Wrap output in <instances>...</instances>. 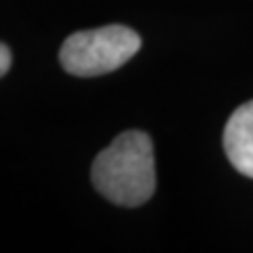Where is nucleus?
Masks as SVG:
<instances>
[{
    "instance_id": "obj_1",
    "label": "nucleus",
    "mask_w": 253,
    "mask_h": 253,
    "mask_svg": "<svg viewBox=\"0 0 253 253\" xmlns=\"http://www.w3.org/2000/svg\"><path fill=\"white\" fill-rule=\"evenodd\" d=\"M91 181L106 201L118 207H139L156 190L154 148L144 131H125L91 167Z\"/></svg>"
},
{
    "instance_id": "obj_2",
    "label": "nucleus",
    "mask_w": 253,
    "mask_h": 253,
    "mask_svg": "<svg viewBox=\"0 0 253 253\" xmlns=\"http://www.w3.org/2000/svg\"><path fill=\"white\" fill-rule=\"evenodd\" d=\"M141 38L126 26H104L68 36L61 44L59 61L72 76L91 78L114 72L139 51Z\"/></svg>"
},
{
    "instance_id": "obj_3",
    "label": "nucleus",
    "mask_w": 253,
    "mask_h": 253,
    "mask_svg": "<svg viewBox=\"0 0 253 253\" xmlns=\"http://www.w3.org/2000/svg\"><path fill=\"white\" fill-rule=\"evenodd\" d=\"M224 150L232 167L253 179V101L234 110L224 129Z\"/></svg>"
},
{
    "instance_id": "obj_4",
    "label": "nucleus",
    "mask_w": 253,
    "mask_h": 253,
    "mask_svg": "<svg viewBox=\"0 0 253 253\" xmlns=\"http://www.w3.org/2000/svg\"><path fill=\"white\" fill-rule=\"evenodd\" d=\"M11 63H13V59H11V51H9V46L0 42V78H2V76L11 70Z\"/></svg>"
}]
</instances>
